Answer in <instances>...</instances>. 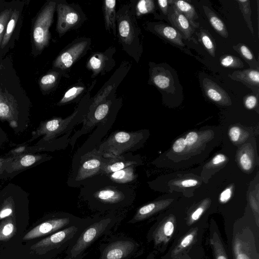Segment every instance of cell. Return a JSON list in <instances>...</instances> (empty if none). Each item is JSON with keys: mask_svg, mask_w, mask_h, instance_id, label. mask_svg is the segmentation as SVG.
Returning <instances> with one entry per match:
<instances>
[{"mask_svg": "<svg viewBox=\"0 0 259 259\" xmlns=\"http://www.w3.org/2000/svg\"><path fill=\"white\" fill-rule=\"evenodd\" d=\"M79 196L90 209L105 213L123 211L132 205L135 192L128 184L115 183L107 176L99 175L81 186Z\"/></svg>", "mask_w": 259, "mask_h": 259, "instance_id": "obj_1", "label": "cell"}, {"mask_svg": "<svg viewBox=\"0 0 259 259\" xmlns=\"http://www.w3.org/2000/svg\"><path fill=\"white\" fill-rule=\"evenodd\" d=\"M119 212H110L92 217L89 224L78 233L66 250L63 259H83L88 248L120 224L123 218Z\"/></svg>", "mask_w": 259, "mask_h": 259, "instance_id": "obj_2", "label": "cell"}, {"mask_svg": "<svg viewBox=\"0 0 259 259\" xmlns=\"http://www.w3.org/2000/svg\"><path fill=\"white\" fill-rule=\"evenodd\" d=\"M92 217L47 236L30 247L36 254L54 256L66 251L75 236L91 222Z\"/></svg>", "mask_w": 259, "mask_h": 259, "instance_id": "obj_3", "label": "cell"}, {"mask_svg": "<svg viewBox=\"0 0 259 259\" xmlns=\"http://www.w3.org/2000/svg\"><path fill=\"white\" fill-rule=\"evenodd\" d=\"M76 109L70 116L65 118L55 117L41 121L34 131H32L31 138L22 145L29 144L41 137L35 144L41 145L53 141L62 135L72 132L74 126L83 121L84 115Z\"/></svg>", "mask_w": 259, "mask_h": 259, "instance_id": "obj_4", "label": "cell"}, {"mask_svg": "<svg viewBox=\"0 0 259 259\" xmlns=\"http://www.w3.org/2000/svg\"><path fill=\"white\" fill-rule=\"evenodd\" d=\"M106 160L96 147L81 155L73 158L71 174L67 184L71 187H81L90 179L100 175Z\"/></svg>", "mask_w": 259, "mask_h": 259, "instance_id": "obj_5", "label": "cell"}, {"mask_svg": "<svg viewBox=\"0 0 259 259\" xmlns=\"http://www.w3.org/2000/svg\"><path fill=\"white\" fill-rule=\"evenodd\" d=\"M143 139L141 131H116L102 142L97 149L104 157H112L136 151L139 148Z\"/></svg>", "mask_w": 259, "mask_h": 259, "instance_id": "obj_6", "label": "cell"}, {"mask_svg": "<svg viewBox=\"0 0 259 259\" xmlns=\"http://www.w3.org/2000/svg\"><path fill=\"white\" fill-rule=\"evenodd\" d=\"M99 246L98 259H131L139 255L140 244L133 238L123 235H113Z\"/></svg>", "mask_w": 259, "mask_h": 259, "instance_id": "obj_7", "label": "cell"}, {"mask_svg": "<svg viewBox=\"0 0 259 259\" xmlns=\"http://www.w3.org/2000/svg\"><path fill=\"white\" fill-rule=\"evenodd\" d=\"M28 117L23 114L17 100L0 87V120L7 122L15 134L24 132L29 126Z\"/></svg>", "mask_w": 259, "mask_h": 259, "instance_id": "obj_8", "label": "cell"}, {"mask_svg": "<svg viewBox=\"0 0 259 259\" xmlns=\"http://www.w3.org/2000/svg\"><path fill=\"white\" fill-rule=\"evenodd\" d=\"M83 218L66 212L52 214L46 220L30 230L23 237L24 240L50 235L81 221Z\"/></svg>", "mask_w": 259, "mask_h": 259, "instance_id": "obj_9", "label": "cell"}, {"mask_svg": "<svg viewBox=\"0 0 259 259\" xmlns=\"http://www.w3.org/2000/svg\"><path fill=\"white\" fill-rule=\"evenodd\" d=\"M56 5L55 2L47 3L35 19L33 27V39L36 49L39 51L43 50L49 43V29L53 21Z\"/></svg>", "mask_w": 259, "mask_h": 259, "instance_id": "obj_10", "label": "cell"}, {"mask_svg": "<svg viewBox=\"0 0 259 259\" xmlns=\"http://www.w3.org/2000/svg\"><path fill=\"white\" fill-rule=\"evenodd\" d=\"M6 170L7 179L12 178L23 170L49 160L52 157L47 154L26 153L13 156Z\"/></svg>", "mask_w": 259, "mask_h": 259, "instance_id": "obj_11", "label": "cell"}, {"mask_svg": "<svg viewBox=\"0 0 259 259\" xmlns=\"http://www.w3.org/2000/svg\"><path fill=\"white\" fill-rule=\"evenodd\" d=\"M89 45L87 40H80L73 44L57 57L54 66L62 70L70 68L85 52Z\"/></svg>", "mask_w": 259, "mask_h": 259, "instance_id": "obj_12", "label": "cell"}, {"mask_svg": "<svg viewBox=\"0 0 259 259\" xmlns=\"http://www.w3.org/2000/svg\"><path fill=\"white\" fill-rule=\"evenodd\" d=\"M140 164L138 157L132 152L112 157L106 158L101 168L100 175H107L123 169L128 166Z\"/></svg>", "mask_w": 259, "mask_h": 259, "instance_id": "obj_13", "label": "cell"}, {"mask_svg": "<svg viewBox=\"0 0 259 259\" xmlns=\"http://www.w3.org/2000/svg\"><path fill=\"white\" fill-rule=\"evenodd\" d=\"M57 11V30L60 35H63L78 23L79 15L73 9L63 4H58Z\"/></svg>", "mask_w": 259, "mask_h": 259, "instance_id": "obj_14", "label": "cell"}, {"mask_svg": "<svg viewBox=\"0 0 259 259\" xmlns=\"http://www.w3.org/2000/svg\"><path fill=\"white\" fill-rule=\"evenodd\" d=\"M202 84L204 93L210 100L222 105L231 104L228 93L217 83L204 78Z\"/></svg>", "mask_w": 259, "mask_h": 259, "instance_id": "obj_15", "label": "cell"}, {"mask_svg": "<svg viewBox=\"0 0 259 259\" xmlns=\"http://www.w3.org/2000/svg\"><path fill=\"white\" fill-rule=\"evenodd\" d=\"M117 16L119 34L121 40L124 45H131L135 37L134 22L125 13L121 16Z\"/></svg>", "mask_w": 259, "mask_h": 259, "instance_id": "obj_16", "label": "cell"}, {"mask_svg": "<svg viewBox=\"0 0 259 259\" xmlns=\"http://www.w3.org/2000/svg\"><path fill=\"white\" fill-rule=\"evenodd\" d=\"M175 230L174 220L169 218L159 225L153 231L151 237L156 244L167 242Z\"/></svg>", "mask_w": 259, "mask_h": 259, "instance_id": "obj_17", "label": "cell"}, {"mask_svg": "<svg viewBox=\"0 0 259 259\" xmlns=\"http://www.w3.org/2000/svg\"><path fill=\"white\" fill-rule=\"evenodd\" d=\"M168 19L171 24L183 33L185 38L190 39L195 28L182 14L174 9V13L168 16Z\"/></svg>", "mask_w": 259, "mask_h": 259, "instance_id": "obj_18", "label": "cell"}, {"mask_svg": "<svg viewBox=\"0 0 259 259\" xmlns=\"http://www.w3.org/2000/svg\"><path fill=\"white\" fill-rule=\"evenodd\" d=\"M164 207V202L156 201L139 208L127 223L135 224L144 220Z\"/></svg>", "mask_w": 259, "mask_h": 259, "instance_id": "obj_19", "label": "cell"}, {"mask_svg": "<svg viewBox=\"0 0 259 259\" xmlns=\"http://www.w3.org/2000/svg\"><path fill=\"white\" fill-rule=\"evenodd\" d=\"M229 76L231 79L240 81L246 85H250V87H258L259 72L258 69H249L237 70L233 72Z\"/></svg>", "mask_w": 259, "mask_h": 259, "instance_id": "obj_20", "label": "cell"}, {"mask_svg": "<svg viewBox=\"0 0 259 259\" xmlns=\"http://www.w3.org/2000/svg\"><path fill=\"white\" fill-rule=\"evenodd\" d=\"M137 165H133L121 170L107 175L112 181L121 184H128L136 180L137 175L136 167Z\"/></svg>", "mask_w": 259, "mask_h": 259, "instance_id": "obj_21", "label": "cell"}, {"mask_svg": "<svg viewBox=\"0 0 259 259\" xmlns=\"http://www.w3.org/2000/svg\"><path fill=\"white\" fill-rule=\"evenodd\" d=\"M154 29L159 35L175 45L184 47L182 34L175 28L165 25H156Z\"/></svg>", "mask_w": 259, "mask_h": 259, "instance_id": "obj_22", "label": "cell"}, {"mask_svg": "<svg viewBox=\"0 0 259 259\" xmlns=\"http://www.w3.org/2000/svg\"><path fill=\"white\" fill-rule=\"evenodd\" d=\"M170 2L174 5V9L182 14L194 28L199 27V23L195 22V20L198 18V16L195 8L192 5L183 1H171Z\"/></svg>", "mask_w": 259, "mask_h": 259, "instance_id": "obj_23", "label": "cell"}, {"mask_svg": "<svg viewBox=\"0 0 259 259\" xmlns=\"http://www.w3.org/2000/svg\"><path fill=\"white\" fill-rule=\"evenodd\" d=\"M115 6L116 1L106 0L103 2V10L105 27L107 30L112 32L115 35Z\"/></svg>", "mask_w": 259, "mask_h": 259, "instance_id": "obj_24", "label": "cell"}, {"mask_svg": "<svg viewBox=\"0 0 259 259\" xmlns=\"http://www.w3.org/2000/svg\"><path fill=\"white\" fill-rule=\"evenodd\" d=\"M16 216L3 219L0 223V241L10 239L16 232Z\"/></svg>", "mask_w": 259, "mask_h": 259, "instance_id": "obj_25", "label": "cell"}, {"mask_svg": "<svg viewBox=\"0 0 259 259\" xmlns=\"http://www.w3.org/2000/svg\"><path fill=\"white\" fill-rule=\"evenodd\" d=\"M203 9L210 24L220 35L225 38L228 36V32L224 22L208 7L203 6Z\"/></svg>", "mask_w": 259, "mask_h": 259, "instance_id": "obj_26", "label": "cell"}, {"mask_svg": "<svg viewBox=\"0 0 259 259\" xmlns=\"http://www.w3.org/2000/svg\"><path fill=\"white\" fill-rule=\"evenodd\" d=\"M151 79L153 83L160 89H168L171 84L169 75L163 68H155L151 75Z\"/></svg>", "mask_w": 259, "mask_h": 259, "instance_id": "obj_27", "label": "cell"}, {"mask_svg": "<svg viewBox=\"0 0 259 259\" xmlns=\"http://www.w3.org/2000/svg\"><path fill=\"white\" fill-rule=\"evenodd\" d=\"M107 60V57L102 53L95 54L90 58L87 67L92 70L95 75H97L103 70Z\"/></svg>", "mask_w": 259, "mask_h": 259, "instance_id": "obj_28", "label": "cell"}, {"mask_svg": "<svg viewBox=\"0 0 259 259\" xmlns=\"http://www.w3.org/2000/svg\"><path fill=\"white\" fill-rule=\"evenodd\" d=\"M19 15L20 12L18 10L15 9L12 11V15L5 29L4 36L1 45V49H4L9 41V40L11 38L14 30L16 27Z\"/></svg>", "mask_w": 259, "mask_h": 259, "instance_id": "obj_29", "label": "cell"}, {"mask_svg": "<svg viewBox=\"0 0 259 259\" xmlns=\"http://www.w3.org/2000/svg\"><path fill=\"white\" fill-rule=\"evenodd\" d=\"M233 48L243 58L246 62H247L250 67H257L258 68V62L247 47L244 44H239L233 46Z\"/></svg>", "mask_w": 259, "mask_h": 259, "instance_id": "obj_30", "label": "cell"}, {"mask_svg": "<svg viewBox=\"0 0 259 259\" xmlns=\"http://www.w3.org/2000/svg\"><path fill=\"white\" fill-rule=\"evenodd\" d=\"M59 74L57 72H49L40 79L39 84L43 91H48L55 86L58 79Z\"/></svg>", "mask_w": 259, "mask_h": 259, "instance_id": "obj_31", "label": "cell"}, {"mask_svg": "<svg viewBox=\"0 0 259 259\" xmlns=\"http://www.w3.org/2000/svg\"><path fill=\"white\" fill-rule=\"evenodd\" d=\"M239 5L240 9L243 14L244 20H245L247 27L251 32L253 34V29L252 23L251 20V10L250 6V1L249 0H237Z\"/></svg>", "mask_w": 259, "mask_h": 259, "instance_id": "obj_32", "label": "cell"}, {"mask_svg": "<svg viewBox=\"0 0 259 259\" xmlns=\"http://www.w3.org/2000/svg\"><path fill=\"white\" fill-rule=\"evenodd\" d=\"M200 37L202 44L208 53L212 56H215V44L211 35L207 30H201Z\"/></svg>", "mask_w": 259, "mask_h": 259, "instance_id": "obj_33", "label": "cell"}, {"mask_svg": "<svg viewBox=\"0 0 259 259\" xmlns=\"http://www.w3.org/2000/svg\"><path fill=\"white\" fill-rule=\"evenodd\" d=\"M220 62L222 66L229 68H242L244 64L238 57L232 55L222 56L220 59Z\"/></svg>", "mask_w": 259, "mask_h": 259, "instance_id": "obj_34", "label": "cell"}, {"mask_svg": "<svg viewBox=\"0 0 259 259\" xmlns=\"http://www.w3.org/2000/svg\"><path fill=\"white\" fill-rule=\"evenodd\" d=\"M84 89V88L81 86H75L69 89L65 93L58 104L60 105H63L71 101L80 95Z\"/></svg>", "mask_w": 259, "mask_h": 259, "instance_id": "obj_35", "label": "cell"}, {"mask_svg": "<svg viewBox=\"0 0 259 259\" xmlns=\"http://www.w3.org/2000/svg\"><path fill=\"white\" fill-rule=\"evenodd\" d=\"M155 8V4L152 0H141L139 1L136 6L137 15L152 12Z\"/></svg>", "mask_w": 259, "mask_h": 259, "instance_id": "obj_36", "label": "cell"}, {"mask_svg": "<svg viewBox=\"0 0 259 259\" xmlns=\"http://www.w3.org/2000/svg\"><path fill=\"white\" fill-rule=\"evenodd\" d=\"M211 244L214 249L216 259H228L224 247L215 232L211 239Z\"/></svg>", "mask_w": 259, "mask_h": 259, "instance_id": "obj_37", "label": "cell"}, {"mask_svg": "<svg viewBox=\"0 0 259 259\" xmlns=\"http://www.w3.org/2000/svg\"><path fill=\"white\" fill-rule=\"evenodd\" d=\"M197 231L194 230L187 234L180 241L178 245L174 250L172 255H176L184 249L189 246L193 242Z\"/></svg>", "mask_w": 259, "mask_h": 259, "instance_id": "obj_38", "label": "cell"}, {"mask_svg": "<svg viewBox=\"0 0 259 259\" xmlns=\"http://www.w3.org/2000/svg\"><path fill=\"white\" fill-rule=\"evenodd\" d=\"M11 9H7L0 13V48L7 24L12 15Z\"/></svg>", "mask_w": 259, "mask_h": 259, "instance_id": "obj_39", "label": "cell"}, {"mask_svg": "<svg viewBox=\"0 0 259 259\" xmlns=\"http://www.w3.org/2000/svg\"><path fill=\"white\" fill-rule=\"evenodd\" d=\"M112 89V87L111 85H109L107 87H106L101 94L98 95L95 98L91 105L90 106L89 108V111H91L94 109L99 104L103 102L104 101V100L105 99L106 97L111 92Z\"/></svg>", "mask_w": 259, "mask_h": 259, "instance_id": "obj_40", "label": "cell"}, {"mask_svg": "<svg viewBox=\"0 0 259 259\" xmlns=\"http://www.w3.org/2000/svg\"><path fill=\"white\" fill-rule=\"evenodd\" d=\"M13 157L14 156L12 155L0 157V180L7 179L6 170Z\"/></svg>", "mask_w": 259, "mask_h": 259, "instance_id": "obj_41", "label": "cell"}, {"mask_svg": "<svg viewBox=\"0 0 259 259\" xmlns=\"http://www.w3.org/2000/svg\"><path fill=\"white\" fill-rule=\"evenodd\" d=\"M186 146L185 140L183 138H179L173 144L172 149L176 152H181L184 150Z\"/></svg>", "mask_w": 259, "mask_h": 259, "instance_id": "obj_42", "label": "cell"}, {"mask_svg": "<svg viewBox=\"0 0 259 259\" xmlns=\"http://www.w3.org/2000/svg\"><path fill=\"white\" fill-rule=\"evenodd\" d=\"M240 162L242 168L245 170H248L251 167V160L246 154H243L241 156Z\"/></svg>", "mask_w": 259, "mask_h": 259, "instance_id": "obj_43", "label": "cell"}, {"mask_svg": "<svg viewBox=\"0 0 259 259\" xmlns=\"http://www.w3.org/2000/svg\"><path fill=\"white\" fill-rule=\"evenodd\" d=\"M245 105L249 109L254 108L257 104V98L255 96L250 95L247 96L245 99Z\"/></svg>", "mask_w": 259, "mask_h": 259, "instance_id": "obj_44", "label": "cell"}, {"mask_svg": "<svg viewBox=\"0 0 259 259\" xmlns=\"http://www.w3.org/2000/svg\"><path fill=\"white\" fill-rule=\"evenodd\" d=\"M204 210V207L201 206L197 208L191 215L189 221V224H191L197 221L203 213Z\"/></svg>", "mask_w": 259, "mask_h": 259, "instance_id": "obj_45", "label": "cell"}, {"mask_svg": "<svg viewBox=\"0 0 259 259\" xmlns=\"http://www.w3.org/2000/svg\"><path fill=\"white\" fill-rule=\"evenodd\" d=\"M240 135V130L238 127L234 126L229 131V136L231 140L236 142L239 138Z\"/></svg>", "mask_w": 259, "mask_h": 259, "instance_id": "obj_46", "label": "cell"}, {"mask_svg": "<svg viewBox=\"0 0 259 259\" xmlns=\"http://www.w3.org/2000/svg\"><path fill=\"white\" fill-rule=\"evenodd\" d=\"M197 134L195 132H191L187 135L185 140L187 145L192 146L197 141Z\"/></svg>", "mask_w": 259, "mask_h": 259, "instance_id": "obj_47", "label": "cell"}, {"mask_svg": "<svg viewBox=\"0 0 259 259\" xmlns=\"http://www.w3.org/2000/svg\"><path fill=\"white\" fill-rule=\"evenodd\" d=\"M231 189L227 188L223 191L220 195V200L222 203L227 202L231 198Z\"/></svg>", "mask_w": 259, "mask_h": 259, "instance_id": "obj_48", "label": "cell"}, {"mask_svg": "<svg viewBox=\"0 0 259 259\" xmlns=\"http://www.w3.org/2000/svg\"><path fill=\"white\" fill-rule=\"evenodd\" d=\"M157 3L159 5V6L163 12V13L165 15L167 14V9H168V1L167 0H158Z\"/></svg>", "mask_w": 259, "mask_h": 259, "instance_id": "obj_49", "label": "cell"}, {"mask_svg": "<svg viewBox=\"0 0 259 259\" xmlns=\"http://www.w3.org/2000/svg\"><path fill=\"white\" fill-rule=\"evenodd\" d=\"M198 182L196 180L188 179L185 180L182 182V185L185 187H190L196 186Z\"/></svg>", "mask_w": 259, "mask_h": 259, "instance_id": "obj_50", "label": "cell"}, {"mask_svg": "<svg viewBox=\"0 0 259 259\" xmlns=\"http://www.w3.org/2000/svg\"><path fill=\"white\" fill-rule=\"evenodd\" d=\"M226 160V157L224 155L220 154L216 155L212 159V163L214 164H218Z\"/></svg>", "mask_w": 259, "mask_h": 259, "instance_id": "obj_51", "label": "cell"}, {"mask_svg": "<svg viewBox=\"0 0 259 259\" xmlns=\"http://www.w3.org/2000/svg\"><path fill=\"white\" fill-rule=\"evenodd\" d=\"M241 248L242 245L241 243L239 241L236 242L234 246V252L236 255L241 252Z\"/></svg>", "mask_w": 259, "mask_h": 259, "instance_id": "obj_52", "label": "cell"}, {"mask_svg": "<svg viewBox=\"0 0 259 259\" xmlns=\"http://www.w3.org/2000/svg\"><path fill=\"white\" fill-rule=\"evenodd\" d=\"M236 259H250V258L247 254L244 253L240 252L236 255Z\"/></svg>", "mask_w": 259, "mask_h": 259, "instance_id": "obj_53", "label": "cell"}, {"mask_svg": "<svg viewBox=\"0 0 259 259\" xmlns=\"http://www.w3.org/2000/svg\"><path fill=\"white\" fill-rule=\"evenodd\" d=\"M0 138L6 140L8 141V138L7 135H6L5 131L2 129L1 126H0Z\"/></svg>", "mask_w": 259, "mask_h": 259, "instance_id": "obj_54", "label": "cell"}, {"mask_svg": "<svg viewBox=\"0 0 259 259\" xmlns=\"http://www.w3.org/2000/svg\"><path fill=\"white\" fill-rule=\"evenodd\" d=\"M7 142L6 140L0 138V148L4 145V144Z\"/></svg>", "mask_w": 259, "mask_h": 259, "instance_id": "obj_55", "label": "cell"}]
</instances>
